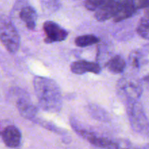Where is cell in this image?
Segmentation results:
<instances>
[{
  "label": "cell",
  "instance_id": "4fadbf2b",
  "mask_svg": "<svg viewBox=\"0 0 149 149\" xmlns=\"http://www.w3.org/2000/svg\"><path fill=\"white\" fill-rule=\"evenodd\" d=\"M127 66L125 60L120 55H115L109 60L106 63V67L113 74H122Z\"/></svg>",
  "mask_w": 149,
  "mask_h": 149
},
{
  "label": "cell",
  "instance_id": "7c38bea8",
  "mask_svg": "<svg viewBox=\"0 0 149 149\" xmlns=\"http://www.w3.org/2000/svg\"><path fill=\"white\" fill-rule=\"evenodd\" d=\"M33 122H34L35 123L39 125L41 127H42L45 128V129L47 130L51 131V132L57 133L58 135H61V136L63 137V141L64 143H70V141H71V137H70V135H68L64 130L59 127H57L56 125H55L53 123H52V122L44 120V119H40V118H36Z\"/></svg>",
  "mask_w": 149,
  "mask_h": 149
},
{
  "label": "cell",
  "instance_id": "8992f818",
  "mask_svg": "<svg viewBox=\"0 0 149 149\" xmlns=\"http://www.w3.org/2000/svg\"><path fill=\"white\" fill-rule=\"evenodd\" d=\"M70 124L71 127L74 130V132H77L80 137L87 141L94 146L97 148H119L118 143L115 141H111L108 138L97 135L94 132L88 130L85 128L80 126L79 124L77 122L76 119L71 118L70 119Z\"/></svg>",
  "mask_w": 149,
  "mask_h": 149
},
{
  "label": "cell",
  "instance_id": "277c9868",
  "mask_svg": "<svg viewBox=\"0 0 149 149\" xmlns=\"http://www.w3.org/2000/svg\"><path fill=\"white\" fill-rule=\"evenodd\" d=\"M126 106L127 117L132 130L141 135H149V121L141 103L136 101Z\"/></svg>",
  "mask_w": 149,
  "mask_h": 149
},
{
  "label": "cell",
  "instance_id": "ffe728a7",
  "mask_svg": "<svg viewBox=\"0 0 149 149\" xmlns=\"http://www.w3.org/2000/svg\"><path fill=\"white\" fill-rule=\"evenodd\" d=\"M138 9H146L149 7V0H135Z\"/></svg>",
  "mask_w": 149,
  "mask_h": 149
},
{
  "label": "cell",
  "instance_id": "6da1fadb",
  "mask_svg": "<svg viewBox=\"0 0 149 149\" xmlns=\"http://www.w3.org/2000/svg\"><path fill=\"white\" fill-rule=\"evenodd\" d=\"M33 86L38 103L42 110L49 113H59L63 107L61 88L54 79L36 76L33 78Z\"/></svg>",
  "mask_w": 149,
  "mask_h": 149
},
{
  "label": "cell",
  "instance_id": "9c48e42d",
  "mask_svg": "<svg viewBox=\"0 0 149 149\" xmlns=\"http://www.w3.org/2000/svg\"><path fill=\"white\" fill-rule=\"evenodd\" d=\"M71 71L73 74L81 75L85 73L99 74L101 72V67L97 63L80 60L76 61L71 64Z\"/></svg>",
  "mask_w": 149,
  "mask_h": 149
},
{
  "label": "cell",
  "instance_id": "d6986e66",
  "mask_svg": "<svg viewBox=\"0 0 149 149\" xmlns=\"http://www.w3.org/2000/svg\"><path fill=\"white\" fill-rule=\"evenodd\" d=\"M107 0H85L84 5L87 10L90 11H96L102 5L106 2Z\"/></svg>",
  "mask_w": 149,
  "mask_h": 149
},
{
  "label": "cell",
  "instance_id": "7a4b0ae2",
  "mask_svg": "<svg viewBox=\"0 0 149 149\" xmlns=\"http://www.w3.org/2000/svg\"><path fill=\"white\" fill-rule=\"evenodd\" d=\"M138 10L135 0H107L95 11V18L99 22L113 18L119 23L132 17Z\"/></svg>",
  "mask_w": 149,
  "mask_h": 149
},
{
  "label": "cell",
  "instance_id": "44dd1931",
  "mask_svg": "<svg viewBox=\"0 0 149 149\" xmlns=\"http://www.w3.org/2000/svg\"><path fill=\"white\" fill-rule=\"evenodd\" d=\"M142 81H144L146 84H148V85L149 86V74H147L146 76H145V77L142 79Z\"/></svg>",
  "mask_w": 149,
  "mask_h": 149
},
{
  "label": "cell",
  "instance_id": "2e32d148",
  "mask_svg": "<svg viewBox=\"0 0 149 149\" xmlns=\"http://www.w3.org/2000/svg\"><path fill=\"white\" fill-rule=\"evenodd\" d=\"M129 63L133 68H140L142 64V55L138 50H133L130 52L129 57Z\"/></svg>",
  "mask_w": 149,
  "mask_h": 149
},
{
  "label": "cell",
  "instance_id": "e0dca14e",
  "mask_svg": "<svg viewBox=\"0 0 149 149\" xmlns=\"http://www.w3.org/2000/svg\"><path fill=\"white\" fill-rule=\"evenodd\" d=\"M58 0H42V9L45 13H52L58 9Z\"/></svg>",
  "mask_w": 149,
  "mask_h": 149
},
{
  "label": "cell",
  "instance_id": "8fae6325",
  "mask_svg": "<svg viewBox=\"0 0 149 149\" xmlns=\"http://www.w3.org/2000/svg\"><path fill=\"white\" fill-rule=\"evenodd\" d=\"M19 17L28 29L33 31L36 29L38 15L33 7L29 5L23 7L19 13Z\"/></svg>",
  "mask_w": 149,
  "mask_h": 149
},
{
  "label": "cell",
  "instance_id": "5bb4252c",
  "mask_svg": "<svg viewBox=\"0 0 149 149\" xmlns=\"http://www.w3.org/2000/svg\"><path fill=\"white\" fill-rule=\"evenodd\" d=\"M137 33L146 39H149V7L146 8L144 14L138 23Z\"/></svg>",
  "mask_w": 149,
  "mask_h": 149
},
{
  "label": "cell",
  "instance_id": "ba28073f",
  "mask_svg": "<svg viewBox=\"0 0 149 149\" xmlns=\"http://www.w3.org/2000/svg\"><path fill=\"white\" fill-rule=\"evenodd\" d=\"M3 142L8 148H17L21 145L22 134L20 130L14 125L6 127L1 132Z\"/></svg>",
  "mask_w": 149,
  "mask_h": 149
},
{
  "label": "cell",
  "instance_id": "30bf717a",
  "mask_svg": "<svg viewBox=\"0 0 149 149\" xmlns=\"http://www.w3.org/2000/svg\"><path fill=\"white\" fill-rule=\"evenodd\" d=\"M19 113L25 119L33 122L37 118L38 109L28 97H20L17 101Z\"/></svg>",
  "mask_w": 149,
  "mask_h": 149
},
{
  "label": "cell",
  "instance_id": "5b68a950",
  "mask_svg": "<svg viewBox=\"0 0 149 149\" xmlns=\"http://www.w3.org/2000/svg\"><path fill=\"white\" fill-rule=\"evenodd\" d=\"M0 39L2 45L11 54L19 50L20 37L18 31L12 21L7 18H1L0 24Z\"/></svg>",
  "mask_w": 149,
  "mask_h": 149
},
{
  "label": "cell",
  "instance_id": "3957f363",
  "mask_svg": "<svg viewBox=\"0 0 149 149\" xmlns=\"http://www.w3.org/2000/svg\"><path fill=\"white\" fill-rule=\"evenodd\" d=\"M116 94L126 105L138 101L143 94L142 83L134 76L122 77L116 84Z\"/></svg>",
  "mask_w": 149,
  "mask_h": 149
},
{
  "label": "cell",
  "instance_id": "9a60e30c",
  "mask_svg": "<svg viewBox=\"0 0 149 149\" xmlns=\"http://www.w3.org/2000/svg\"><path fill=\"white\" fill-rule=\"evenodd\" d=\"M99 42H100V39L98 36L94 34L81 35L75 39L76 45L79 47L91 46V45L99 43Z\"/></svg>",
  "mask_w": 149,
  "mask_h": 149
},
{
  "label": "cell",
  "instance_id": "52a82bcc",
  "mask_svg": "<svg viewBox=\"0 0 149 149\" xmlns=\"http://www.w3.org/2000/svg\"><path fill=\"white\" fill-rule=\"evenodd\" d=\"M43 30L45 34V42L47 44L63 42L68 36V32L65 29L52 20L44 23Z\"/></svg>",
  "mask_w": 149,
  "mask_h": 149
},
{
  "label": "cell",
  "instance_id": "ac0fdd59",
  "mask_svg": "<svg viewBox=\"0 0 149 149\" xmlns=\"http://www.w3.org/2000/svg\"><path fill=\"white\" fill-rule=\"evenodd\" d=\"M89 111H90V113L93 115V117L95 119H100V120L107 119V114L106 113V112L95 105H91L89 106Z\"/></svg>",
  "mask_w": 149,
  "mask_h": 149
}]
</instances>
